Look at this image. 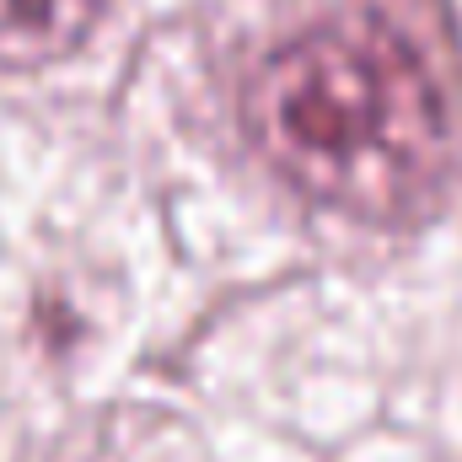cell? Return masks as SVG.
<instances>
[{
    "mask_svg": "<svg viewBox=\"0 0 462 462\" xmlns=\"http://www.w3.org/2000/svg\"><path fill=\"white\" fill-rule=\"evenodd\" d=\"M108 0H0V65L65 60L103 16Z\"/></svg>",
    "mask_w": 462,
    "mask_h": 462,
    "instance_id": "obj_2",
    "label": "cell"
},
{
    "mask_svg": "<svg viewBox=\"0 0 462 462\" xmlns=\"http://www.w3.org/2000/svg\"><path fill=\"white\" fill-rule=\"evenodd\" d=\"M247 129L291 189L355 221L420 216L462 156L441 70L376 11L280 43L247 87Z\"/></svg>",
    "mask_w": 462,
    "mask_h": 462,
    "instance_id": "obj_1",
    "label": "cell"
}]
</instances>
